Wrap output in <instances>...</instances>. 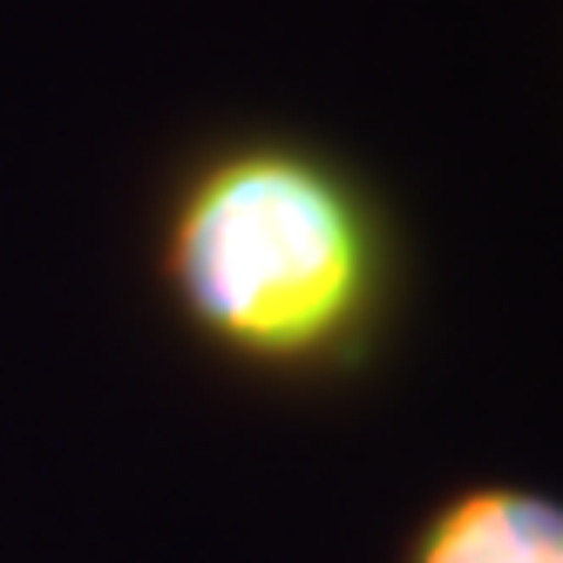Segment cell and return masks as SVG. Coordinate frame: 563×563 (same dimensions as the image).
<instances>
[{"label": "cell", "mask_w": 563, "mask_h": 563, "mask_svg": "<svg viewBox=\"0 0 563 563\" xmlns=\"http://www.w3.org/2000/svg\"><path fill=\"white\" fill-rule=\"evenodd\" d=\"M164 278L211 346L252 367H333L374 340L387 252L374 205L327 156L245 143L184 184Z\"/></svg>", "instance_id": "cell-1"}, {"label": "cell", "mask_w": 563, "mask_h": 563, "mask_svg": "<svg viewBox=\"0 0 563 563\" xmlns=\"http://www.w3.org/2000/svg\"><path fill=\"white\" fill-rule=\"evenodd\" d=\"M408 563H563V516L530 489H468L428 516Z\"/></svg>", "instance_id": "cell-2"}]
</instances>
